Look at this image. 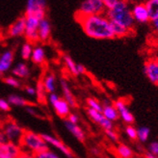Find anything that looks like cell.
Segmentation results:
<instances>
[{
    "label": "cell",
    "instance_id": "obj_43",
    "mask_svg": "<svg viewBox=\"0 0 158 158\" xmlns=\"http://www.w3.org/2000/svg\"><path fill=\"white\" fill-rule=\"evenodd\" d=\"M151 24H152V29H153V30L155 31V32L158 34V19L153 20V21H151Z\"/></svg>",
    "mask_w": 158,
    "mask_h": 158
},
{
    "label": "cell",
    "instance_id": "obj_7",
    "mask_svg": "<svg viewBox=\"0 0 158 158\" xmlns=\"http://www.w3.org/2000/svg\"><path fill=\"white\" fill-rule=\"evenodd\" d=\"M40 24V19L35 17H26V25L24 37L30 44H36L40 42L38 29Z\"/></svg>",
    "mask_w": 158,
    "mask_h": 158
},
{
    "label": "cell",
    "instance_id": "obj_32",
    "mask_svg": "<svg viewBox=\"0 0 158 158\" xmlns=\"http://www.w3.org/2000/svg\"><path fill=\"white\" fill-rule=\"evenodd\" d=\"M3 82L6 83L7 85H9L13 88H15V89H19L21 87V82L19 78L15 77V76H6L3 78Z\"/></svg>",
    "mask_w": 158,
    "mask_h": 158
},
{
    "label": "cell",
    "instance_id": "obj_16",
    "mask_svg": "<svg viewBox=\"0 0 158 158\" xmlns=\"http://www.w3.org/2000/svg\"><path fill=\"white\" fill-rule=\"evenodd\" d=\"M15 59L14 50H6L0 54V72L6 73L11 69Z\"/></svg>",
    "mask_w": 158,
    "mask_h": 158
},
{
    "label": "cell",
    "instance_id": "obj_8",
    "mask_svg": "<svg viewBox=\"0 0 158 158\" xmlns=\"http://www.w3.org/2000/svg\"><path fill=\"white\" fill-rule=\"evenodd\" d=\"M41 135H42L43 139L45 141V143L48 146H51L55 148H57L58 151H60L63 154H65L68 158H73V152L70 151V148L63 143L60 139H58L55 136L50 135V134L43 133V134H41Z\"/></svg>",
    "mask_w": 158,
    "mask_h": 158
},
{
    "label": "cell",
    "instance_id": "obj_2",
    "mask_svg": "<svg viewBox=\"0 0 158 158\" xmlns=\"http://www.w3.org/2000/svg\"><path fill=\"white\" fill-rule=\"evenodd\" d=\"M105 5V15L108 19L122 25L131 31L134 30L135 19H134L130 5L123 0H103Z\"/></svg>",
    "mask_w": 158,
    "mask_h": 158
},
{
    "label": "cell",
    "instance_id": "obj_26",
    "mask_svg": "<svg viewBox=\"0 0 158 158\" xmlns=\"http://www.w3.org/2000/svg\"><path fill=\"white\" fill-rule=\"evenodd\" d=\"M110 22H111V21H110ZM111 25H112V29H113L115 38H123V37H125V36H128L130 33L133 32V31L125 28V27H123L122 25H118V24L114 23V22H111Z\"/></svg>",
    "mask_w": 158,
    "mask_h": 158
},
{
    "label": "cell",
    "instance_id": "obj_10",
    "mask_svg": "<svg viewBox=\"0 0 158 158\" xmlns=\"http://www.w3.org/2000/svg\"><path fill=\"white\" fill-rule=\"evenodd\" d=\"M26 25V17L24 15H20L15 19L7 30V35L11 38H19L24 36Z\"/></svg>",
    "mask_w": 158,
    "mask_h": 158
},
{
    "label": "cell",
    "instance_id": "obj_46",
    "mask_svg": "<svg viewBox=\"0 0 158 158\" xmlns=\"http://www.w3.org/2000/svg\"><path fill=\"white\" fill-rule=\"evenodd\" d=\"M2 74H3V73H2L1 72H0V78H1V77H2Z\"/></svg>",
    "mask_w": 158,
    "mask_h": 158
},
{
    "label": "cell",
    "instance_id": "obj_38",
    "mask_svg": "<svg viewBox=\"0 0 158 158\" xmlns=\"http://www.w3.org/2000/svg\"><path fill=\"white\" fill-rule=\"evenodd\" d=\"M148 152L158 157V142H152L148 145Z\"/></svg>",
    "mask_w": 158,
    "mask_h": 158
},
{
    "label": "cell",
    "instance_id": "obj_15",
    "mask_svg": "<svg viewBox=\"0 0 158 158\" xmlns=\"http://www.w3.org/2000/svg\"><path fill=\"white\" fill-rule=\"evenodd\" d=\"M51 106L53 107L57 116H59L62 118H65L66 120L70 114V108L72 107L69 106V104L63 98H59L54 103L51 104Z\"/></svg>",
    "mask_w": 158,
    "mask_h": 158
},
{
    "label": "cell",
    "instance_id": "obj_27",
    "mask_svg": "<svg viewBox=\"0 0 158 158\" xmlns=\"http://www.w3.org/2000/svg\"><path fill=\"white\" fill-rule=\"evenodd\" d=\"M63 60H64V63H65L67 69H69V72L73 75H78V72H77L78 64H76L74 60L70 57L69 55H64V56H63Z\"/></svg>",
    "mask_w": 158,
    "mask_h": 158
},
{
    "label": "cell",
    "instance_id": "obj_17",
    "mask_svg": "<svg viewBox=\"0 0 158 158\" xmlns=\"http://www.w3.org/2000/svg\"><path fill=\"white\" fill-rule=\"evenodd\" d=\"M60 86L62 88V93H63V98H64L68 103L69 104L70 107H76L77 102L75 99V97L73 96V94L70 90V87L66 79H61L60 80Z\"/></svg>",
    "mask_w": 158,
    "mask_h": 158
},
{
    "label": "cell",
    "instance_id": "obj_5",
    "mask_svg": "<svg viewBox=\"0 0 158 158\" xmlns=\"http://www.w3.org/2000/svg\"><path fill=\"white\" fill-rule=\"evenodd\" d=\"M106 9L103 0H85L82 1L75 17H90V15H103Z\"/></svg>",
    "mask_w": 158,
    "mask_h": 158
},
{
    "label": "cell",
    "instance_id": "obj_1",
    "mask_svg": "<svg viewBox=\"0 0 158 158\" xmlns=\"http://www.w3.org/2000/svg\"><path fill=\"white\" fill-rule=\"evenodd\" d=\"M80 23L84 33L96 40H111L115 38L111 22L103 15H90V17H75Z\"/></svg>",
    "mask_w": 158,
    "mask_h": 158
},
{
    "label": "cell",
    "instance_id": "obj_36",
    "mask_svg": "<svg viewBox=\"0 0 158 158\" xmlns=\"http://www.w3.org/2000/svg\"><path fill=\"white\" fill-rule=\"evenodd\" d=\"M0 110L3 112H9L11 110V105L7 99L0 98Z\"/></svg>",
    "mask_w": 158,
    "mask_h": 158
},
{
    "label": "cell",
    "instance_id": "obj_39",
    "mask_svg": "<svg viewBox=\"0 0 158 158\" xmlns=\"http://www.w3.org/2000/svg\"><path fill=\"white\" fill-rule=\"evenodd\" d=\"M24 91L28 96H31V97L37 96V90H36V88H34V87H32V86H25Z\"/></svg>",
    "mask_w": 158,
    "mask_h": 158
},
{
    "label": "cell",
    "instance_id": "obj_37",
    "mask_svg": "<svg viewBox=\"0 0 158 158\" xmlns=\"http://www.w3.org/2000/svg\"><path fill=\"white\" fill-rule=\"evenodd\" d=\"M105 134H106V136L109 138V140L114 142V143H117V142L118 141V135L117 134L116 131H114V129L105 130Z\"/></svg>",
    "mask_w": 158,
    "mask_h": 158
},
{
    "label": "cell",
    "instance_id": "obj_41",
    "mask_svg": "<svg viewBox=\"0 0 158 158\" xmlns=\"http://www.w3.org/2000/svg\"><path fill=\"white\" fill-rule=\"evenodd\" d=\"M18 158H35V154L28 152L21 151V152H20V154L19 155Z\"/></svg>",
    "mask_w": 158,
    "mask_h": 158
},
{
    "label": "cell",
    "instance_id": "obj_30",
    "mask_svg": "<svg viewBox=\"0 0 158 158\" xmlns=\"http://www.w3.org/2000/svg\"><path fill=\"white\" fill-rule=\"evenodd\" d=\"M149 130L148 127L147 126H141V127L137 128V134H138V140L141 143H146L149 137Z\"/></svg>",
    "mask_w": 158,
    "mask_h": 158
},
{
    "label": "cell",
    "instance_id": "obj_14",
    "mask_svg": "<svg viewBox=\"0 0 158 158\" xmlns=\"http://www.w3.org/2000/svg\"><path fill=\"white\" fill-rule=\"evenodd\" d=\"M87 113H88V116L90 117V118L94 123L99 124L104 130L113 129V126H114L113 123L108 121L101 112L94 111V110H92V109L88 108V109H87Z\"/></svg>",
    "mask_w": 158,
    "mask_h": 158
},
{
    "label": "cell",
    "instance_id": "obj_9",
    "mask_svg": "<svg viewBox=\"0 0 158 158\" xmlns=\"http://www.w3.org/2000/svg\"><path fill=\"white\" fill-rule=\"evenodd\" d=\"M21 152L19 145L11 142H0V158H18Z\"/></svg>",
    "mask_w": 158,
    "mask_h": 158
},
{
    "label": "cell",
    "instance_id": "obj_11",
    "mask_svg": "<svg viewBox=\"0 0 158 158\" xmlns=\"http://www.w3.org/2000/svg\"><path fill=\"white\" fill-rule=\"evenodd\" d=\"M144 73L149 81L158 86V57L151 58L146 61L144 65Z\"/></svg>",
    "mask_w": 158,
    "mask_h": 158
},
{
    "label": "cell",
    "instance_id": "obj_21",
    "mask_svg": "<svg viewBox=\"0 0 158 158\" xmlns=\"http://www.w3.org/2000/svg\"><path fill=\"white\" fill-rule=\"evenodd\" d=\"M12 73L17 78L25 79L30 76V69L25 63H18V64L13 68Z\"/></svg>",
    "mask_w": 158,
    "mask_h": 158
},
{
    "label": "cell",
    "instance_id": "obj_6",
    "mask_svg": "<svg viewBox=\"0 0 158 158\" xmlns=\"http://www.w3.org/2000/svg\"><path fill=\"white\" fill-rule=\"evenodd\" d=\"M47 3L44 0H28L25 7V17H35L40 20L45 19Z\"/></svg>",
    "mask_w": 158,
    "mask_h": 158
},
{
    "label": "cell",
    "instance_id": "obj_40",
    "mask_svg": "<svg viewBox=\"0 0 158 158\" xmlns=\"http://www.w3.org/2000/svg\"><path fill=\"white\" fill-rule=\"evenodd\" d=\"M66 120H68L69 123H74V124H78V122H79V117L74 114V113H70L69 116L66 118Z\"/></svg>",
    "mask_w": 158,
    "mask_h": 158
},
{
    "label": "cell",
    "instance_id": "obj_44",
    "mask_svg": "<svg viewBox=\"0 0 158 158\" xmlns=\"http://www.w3.org/2000/svg\"><path fill=\"white\" fill-rule=\"evenodd\" d=\"M7 140L5 139L4 135H3V132L1 129V123H0V142H6Z\"/></svg>",
    "mask_w": 158,
    "mask_h": 158
},
{
    "label": "cell",
    "instance_id": "obj_13",
    "mask_svg": "<svg viewBox=\"0 0 158 158\" xmlns=\"http://www.w3.org/2000/svg\"><path fill=\"white\" fill-rule=\"evenodd\" d=\"M114 105L116 107V109L118 110V115H120V118H122V121L123 123H125L127 125H131L135 118H134L133 114L130 112L129 108L127 107V104L126 102L123 101V99H117L114 102Z\"/></svg>",
    "mask_w": 158,
    "mask_h": 158
},
{
    "label": "cell",
    "instance_id": "obj_22",
    "mask_svg": "<svg viewBox=\"0 0 158 158\" xmlns=\"http://www.w3.org/2000/svg\"><path fill=\"white\" fill-rule=\"evenodd\" d=\"M102 114L110 122H116L118 120L120 115H118V110L116 109L114 104H110V103H105L103 105V109H102Z\"/></svg>",
    "mask_w": 158,
    "mask_h": 158
},
{
    "label": "cell",
    "instance_id": "obj_24",
    "mask_svg": "<svg viewBox=\"0 0 158 158\" xmlns=\"http://www.w3.org/2000/svg\"><path fill=\"white\" fill-rule=\"evenodd\" d=\"M8 102L10 103L12 106H17V107H27L29 105V102L27 101L26 98H22L19 94H11V96L8 97Z\"/></svg>",
    "mask_w": 158,
    "mask_h": 158
},
{
    "label": "cell",
    "instance_id": "obj_18",
    "mask_svg": "<svg viewBox=\"0 0 158 158\" xmlns=\"http://www.w3.org/2000/svg\"><path fill=\"white\" fill-rule=\"evenodd\" d=\"M38 34L40 42H47L49 40L51 36V24L46 18L40 20Z\"/></svg>",
    "mask_w": 158,
    "mask_h": 158
},
{
    "label": "cell",
    "instance_id": "obj_25",
    "mask_svg": "<svg viewBox=\"0 0 158 158\" xmlns=\"http://www.w3.org/2000/svg\"><path fill=\"white\" fill-rule=\"evenodd\" d=\"M145 4L148 8L151 21L158 19V0H148Z\"/></svg>",
    "mask_w": 158,
    "mask_h": 158
},
{
    "label": "cell",
    "instance_id": "obj_47",
    "mask_svg": "<svg viewBox=\"0 0 158 158\" xmlns=\"http://www.w3.org/2000/svg\"><path fill=\"white\" fill-rule=\"evenodd\" d=\"M0 44H1V42H0Z\"/></svg>",
    "mask_w": 158,
    "mask_h": 158
},
{
    "label": "cell",
    "instance_id": "obj_42",
    "mask_svg": "<svg viewBox=\"0 0 158 158\" xmlns=\"http://www.w3.org/2000/svg\"><path fill=\"white\" fill-rule=\"evenodd\" d=\"M77 72H78V75L84 74L86 73V68L81 64H78L77 65Z\"/></svg>",
    "mask_w": 158,
    "mask_h": 158
},
{
    "label": "cell",
    "instance_id": "obj_45",
    "mask_svg": "<svg viewBox=\"0 0 158 158\" xmlns=\"http://www.w3.org/2000/svg\"><path fill=\"white\" fill-rule=\"evenodd\" d=\"M145 158H158V157H156V156L152 155V153H149V152H146V153H145Z\"/></svg>",
    "mask_w": 158,
    "mask_h": 158
},
{
    "label": "cell",
    "instance_id": "obj_3",
    "mask_svg": "<svg viewBox=\"0 0 158 158\" xmlns=\"http://www.w3.org/2000/svg\"><path fill=\"white\" fill-rule=\"evenodd\" d=\"M19 146L21 148V151L31 152L35 155L48 149V145L45 143L41 134L27 129L24 131Z\"/></svg>",
    "mask_w": 158,
    "mask_h": 158
},
{
    "label": "cell",
    "instance_id": "obj_23",
    "mask_svg": "<svg viewBox=\"0 0 158 158\" xmlns=\"http://www.w3.org/2000/svg\"><path fill=\"white\" fill-rule=\"evenodd\" d=\"M45 58H46V54H45V50L44 47L41 45H36L33 48L32 55H31V61H32L34 64L42 65L44 63Z\"/></svg>",
    "mask_w": 158,
    "mask_h": 158
},
{
    "label": "cell",
    "instance_id": "obj_19",
    "mask_svg": "<svg viewBox=\"0 0 158 158\" xmlns=\"http://www.w3.org/2000/svg\"><path fill=\"white\" fill-rule=\"evenodd\" d=\"M64 124L66 126V128L68 129V131L72 134L73 137H75L79 142L83 143L86 139V134L80 126H79L78 124H74V123H69L68 120L64 121Z\"/></svg>",
    "mask_w": 158,
    "mask_h": 158
},
{
    "label": "cell",
    "instance_id": "obj_33",
    "mask_svg": "<svg viewBox=\"0 0 158 158\" xmlns=\"http://www.w3.org/2000/svg\"><path fill=\"white\" fill-rule=\"evenodd\" d=\"M35 158H61L56 152L51 151V149H46L44 152H42L35 155Z\"/></svg>",
    "mask_w": 158,
    "mask_h": 158
},
{
    "label": "cell",
    "instance_id": "obj_28",
    "mask_svg": "<svg viewBox=\"0 0 158 158\" xmlns=\"http://www.w3.org/2000/svg\"><path fill=\"white\" fill-rule=\"evenodd\" d=\"M117 153L121 158H132L133 157V151L130 147L124 144H120L117 147Z\"/></svg>",
    "mask_w": 158,
    "mask_h": 158
},
{
    "label": "cell",
    "instance_id": "obj_4",
    "mask_svg": "<svg viewBox=\"0 0 158 158\" xmlns=\"http://www.w3.org/2000/svg\"><path fill=\"white\" fill-rule=\"evenodd\" d=\"M1 123L3 135L8 142L19 145L25 129L14 120H6Z\"/></svg>",
    "mask_w": 158,
    "mask_h": 158
},
{
    "label": "cell",
    "instance_id": "obj_35",
    "mask_svg": "<svg viewBox=\"0 0 158 158\" xmlns=\"http://www.w3.org/2000/svg\"><path fill=\"white\" fill-rule=\"evenodd\" d=\"M125 134L130 140H137L138 139V134L137 129L134 127L133 125H127L125 127Z\"/></svg>",
    "mask_w": 158,
    "mask_h": 158
},
{
    "label": "cell",
    "instance_id": "obj_34",
    "mask_svg": "<svg viewBox=\"0 0 158 158\" xmlns=\"http://www.w3.org/2000/svg\"><path fill=\"white\" fill-rule=\"evenodd\" d=\"M37 96H38V99L41 100V101H44L46 99V92L44 90V87L43 85V82L40 81L38 83L37 86Z\"/></svg>",
    "mask_w": 158,
    "mask_h": 158
},
{
    "label": "cell",
    "instance_id": "obj_12",
    "mask_svg": "<svg viewBox=\"0 0 158 158\" xmlns=\"http://www.w3.org/2000/svg\"><path fill=\"white\" fill-rule=\"evenodd\" d=\"M131 12L134 19L138 23H148L151 22L149 14L145 3H137L131 7Z\"/></svg>",
    "mask_w": 158,
    "mask_h": 158
},
{
    "label": "cell",
    "instance_id": "obj_31",
    "mask_svg": "<svg viewBox=\"0 0 158 158\" xmlns=\"http://www.w3.org/2000/svg\"><path fill=\"white\" fill-rule=\"evenodd\" d=\"M86 103H87V105H88L89 109H92V110H94V111H98V112H101L102 113V109H103V106H102L96 98H87Z\"/></svg>",
    "mask_w": 158,
    "mask_h": 158
},
{
    "label": "cell",
    "instance_id": "obj_29",
    "mask_svg": "<svg viewBox=\"0 0 158 158\" xmlns=\"http://www.w3.org/2000/svg\"><path fill=\"white\" fill-rule=\"evenodd\" d=\"M33 44H30L28 42L24 43L21 46V49H20V55H21V58L23 60H29L31 59V55H32V51H33Z\"/></svg>",
    "mask_w": 158,
    "mask_h": 158
},
{
    "label": "cell",
    "instance_id": "obj_20",
    "mask_svg": "<svg viewBox=\"0 0 158 158\" xmlns=\"http://www.w3.org/2000/svg\"><path fill=\"white\" fill-rule=\"evenodd\" d=\"M56 76L53 73H45L44 79H43V85L44 87V90L46 93L48 94H53L56 91V87H57V84H56Z\"/></svg>",
    "mask_w": 158,
    "mask_h": 158
}]
</instances>
